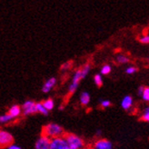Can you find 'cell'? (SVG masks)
Returning <instances> with one entry per match:
<instances>
[{
	"label": "cell",
	"mask_w": 149,
	"mask_h": 149,
	"mask_svg": "<svg viewBox=\"0 0 149 149\" xmlns=\"http://www.w3.org/2000/svg\"><path fill=\"white\" fill-rule=\"evenodd\" d=\"M65 134V130L61 125L56 123H49L42 126L41 136H45L49 139L56 137H62Z\"/></svg>",
	"instance_id": "cell-1"
},
{
	"label": "cell",
	"mask_w": 149,
	"mask_h": 149,
	"mask_svg": "<svg viewBox=\"0 0 149 149\" xmlns=\"http://www.w3.org/2000/svg\"><path fill=\"white\" fill-rule=\"evenodd\" d=\"M63 137L68 142L69 147L71 149H84L85 142L80 136L74 135L73 133H65L64 134Z\"/></svg>",
	"instance_id": "cell-2"
},
{
	"label": "cell",
	"mask_w": 149,
	"mask_h": 149,
	"mask_svg": "<svg viewBox=\"0 0 149 149\" xmlns=\"http://www.w3.org/2000/svg\"><path fill=\"white\" fill-rule=\"evenodd\" d=\"M14 136L9 132L0 129V149L7 148L14 145Z\"/></svg>",
	"instance_id": "cell-3"
},
{
	"label": "cell",
	"mask_w": 149,
	"mask_h": 149,
	"mask_svg": "<svg viewBox=\"0 0 149 149\" xmlns=\"http://www.w3.org/2000/svg\"><path fill=\"white\" fill-rule=\"evenodd\" d=\"M49 149H71L65 141V139L62 137H56L51 139Z\"/></svg>",
	"instance_id": "cell-4"
},
{
	"label": "cell",
	"mask_w": 149,
	"mask_h": 149,
	"mask_svg": "<svg viewBox=\"0 0 149 149\" xmlns=\"http://www.w3.org/2000/svg\"><path fill=\"white\" fill-rule=\"evenodd\" d=\"M22 110H23V115L24 116H30L34 115L36 112V102L32 100H26L23 106H22Z\"/></svg>",
	"instance_id": "cell-5"
},
{
	"label": "cell",
	"mask_w": 149,
	"mask_h": 149,
	"mask_svg": "<svg viewBox=\"0 0 149 149\" xmlns=\"http://www.w3.org/2000/svg\"><path fill=\"white\" fill-rule=\"evenodd\" d=\"M50 141L51 139H49L48 137L40 135L39 138L36 140L35 144V149H49Z\"/></svg>",
	"instance_id": "cell-6"
},
{
	"label": "cell",
	"mask_w": 149,
	"mask_h": 149,
	"mask_svg": "<svg viewBox=\"0 0 149 149\" xmlns=\"http://www.w3.org/2000/svg\"><path fill=\"white\" fill-rule=\"evenodd\" d=\"M113 145L107 139H99L94 144V149H112Z\"/></svg>",
	"instance_id": "cell-7"
},
{
	"label": "cell",
	"mask_w": 149,
	"mask_h": 149,
	"mask_svg": "<svg viewBox=\"0 0 149 149\" xmlns=\"http://www.w3.org/2000/svg\"><path fill=\"white\" fill-rule=\"evenodd\" d=\"M56 79L55 77H51V78L47 79L42 86V91L44 93L49 92L51 89L56 86Z\"/></svg>",
	"instance_id": "cell-8"
},
{
	"label": "cell",
	"mask_w": 149,
	"mask_h": 149,
	"mask_svg": "<svg viewBox=\"0 0 149 149\" xmlns=\"http://www.w3.org/2000/svg\"><path fill=\"white\" fill-rule=\"evenodd\" d=\"M21 113H22V108H21V107H19L18 105H13L10 108H9V110H8V112H7V114H8L11 117H13V118H17V117H18L20 115H21Z\"/></svg>",
	"instance_id": "cell-9"
},
{
	"label": "cell",
	"mask_w": 149,
	"mask_h": 149,
	"mask_svg": "<svg viewBox=\"0 0 149 149\" xmlns=\"http://www.w3.org/2000/svg\"><path fill=\"white\" fill-rule=\"evenodd\" d=\"M133 106V98L131 95H125L121 101V107L124 110H129Z\"/></svg>",
	"instance_id": "cell-10"
},
{
	"label": "cell",
	"mask_w": 149,
	"mask_h": 149,
	"mask_svg": "<svg viewBox=\"0 0 149 149\" xmlns=\"http://www.w3.org/2000/svg\"><path fill=\"white\" fill-rule=\"evenodd\" d=\"M90 102V95L87 92H83L80 95V103L82 106H86Z\"/></svg>",
	"instance_id": "cell-11"
},
{
	"label": "cell",
	"mask_w": 149,
	"mask_h": 149,
	"mask_svg": "<svg viewBox=\"0 0 149 149\" xmlns=\"http://www.w3.org/2000/svg\"><path fill=\"white\" fill-rule=\"evenodd\" d=\"M42 104H43L44 107L46 108L48 112H49L50 110L53 109V108H54V106H55L54 100L52 99V98H48V99H47V100L42 101Z\"/></svg>",
	"instance_id": "cell-12"
},
{
	"label": "cell",
	"mask_w": 149,
	"mask_h": 149,
	"mask_svg": "<svg viewBox=\"0 0 149 149\" xmlns=\"http://www.w3.org/2000/svg\"><path fill=\"white\" fill-rule=\"evenodd\" d=\"M36 112L37 113H40L44 116H47L48 115V111L44 107L42 102H37L36 103Z\"/></svg>",
	"instance_id": "cell-13"
},
{
	"label": "cell",
	"mask_w": 149,
	"mask_h": 149,
	"mask_svg": "<svg viewBox=\"0 0 149 149\" xmlns=\"http://www.w3.org/2000/svg\"><path fill=\"white\" fill-rule=\"evenodd\" d=\"M13 117H11L8 114H5L0 116V124H6V123H9L10 121L13 120Z\"/></svg>",
	"instance_id": "cell-14"
},
{
	"label": "cell",
	"mask_w": 149,
	"mask_h": 149,
	"mask_svg": "<svg viewBox=\"0 0 149 149\" xmlns=\"http://www.w3.org/2000/svg\"><path fill=\"white\" fill-rule=\"evenodd\" d=\"M72 66H73V61H72V60L66 61V62H65L64 64L61 65V66H60V70H61V71H68V70H69L70 68H72Z\"/></svg>",
	"instance_id": "cell-15"
},
{
	"label": "cell",
	"mask_w": 149,
	"mask_h": 149,
	"mask_svg": "<svg viewBox=\"0 0 149 149\" xmlns=\"http://www.w3.org/2000/svg\"><path fill=\"white\" fill-rule=\"evenodd\" d=\"M94 82H95V86H97V87L102 86V85H103V79H102L101 74H95V76H94Z\"/></svg>",
	"instance_id": "cell-16"
},
{
	"label": "cell",
	"mask_w": 149,
	"mask_h": 149,
	"mask_svg": "<svg viewBox=\"0 0 149 149\" xmlns=\"http://www.w3.org/2000/svg\"><path fill=\"white\" fill-rule=\"evenodd\" d=\"M116 60H117L118 63H120V64H126V63L129 62V58L127 56H125L119 55L116 57Z\"/></svg>",
	"instance_id": "cell-17"
},
{
	"label": "cell",
	"mask_w": 149,
	"mask_h": 149,
	"mask_svg": "<svg viewBox=\"0 0 149 149\" xmlns=\"http://www.w3.org/2000/svg\"><path fill=\"white\" fill-rule=\"evenodd\" d=\"M111 66L109 65H103V68H101V74H108L111 72Z\"/></svg>",
	"instance_id": "cell-18"
},
{
	"label": "cell",
	"mask_w": 149,
	"mask_h": 149,
	"mask_svg": "<svg viewBox=\"0 0 149 149\" xmlns=\"http://www.w3.org/2000/svg\"><path fill=\"white\" fill-rule=\"evenodd\" d=\"M142 98L143 100L149 102V87H145L144 92L142 94Z\"/></svg>",
	"instance_id": "cell-19"
},
{
	"label": "cell",
	"mask_w": 149,
	"mask_h": 149,
	"mask_svg": "<svg viewBox=\"0 0 149 149\" xmlns=\"http://www.w3.org/2000/svg\"><path fill=\"white\" fill-rule=\"evenodd\" d=\"M100 106L104 108L108 107L111 106V102L109 100H100Z\"/></svg>",
	"instance_id": "cell-20"
},
{
	"label": "cell",
	"mask_w": 149,
	"mask_h": 149,
	"mask_svg": "<svg viewBox=\"0 0 149 149\" xmlns=\"http://www.w3.org/2000/svg\"><path fill=\"white\" fill-rule=\"evenodd\" d=\"M136 68H135V66H129V68H127L125 69V73L126 74H132L134 73H136Z\"/></svg>",
	"instance_id": "cell-21"
},
{
	"label": "cell",
	"mask_w": 149,
	"mask_h": 149,
	"mask_svg": "<svg viewBox=\"0 0 149 149\" xmlns=\"http://www.w3.org/2000/svg\"><path fill=\"white\" fill-rule=\"evenodd\" d=\"M139 41L143 44H149V36H144L139 38Z\"/></svg>",
	"instance_id": "cell-22"
},
{
	"label": "cell",
	"mask_w": 149,
	"mask_h": 149,
	"mask_svg": "<svg viewBox=\"0 0 149 149\" xmlns=\"http://www.w3.org/2000/svg\"><path fill=\"white\" fill-rule=\"evenodd\" d=\"M144 89H145V86H141L138 87V91H137L138 95L142 96V94H143V92H144Z\"/></svg>",
	"instance_id": "cell-23"
},
{
	"label": "cell",
	"mask_w": 149,
	"mask_h": 149,
	"mask_svg": "<svg viewBox=\"0 0 149 149\" xmlns=\"http://www.w3.org/2000/svg\"><path fill=\"white\" fill-rule=\"evenodd\" d=\"M142 119H143L144 121L149 122V114L144 113V114H143V116H142Z\"/></svg>",
	"instance_id": "cell-24"
},
{
	"label": "cell",
	"mask_w": 149,
	"mask_h": 149,
	"mask_svg": "<svg viewBox=\"0 0 149 149\" xmlns=\"http://www.w3.org/2000/svg\"><path fill=\"white\" fill-rule=\"evenodd\" d=\"M7 149H21V147L17 145H12L9 147H7Z\"/></svg>",
	"instance_id": "cell-25"
},
{
	"label": "cell",
	"mask_w": 149,
	"mask_h": 149,
	"mask_svg": "<svg viewBox=\"0 0 149 149\" xmlns=\"http://www.w3.org/2000/svg\"><path fill=\"white\" fill-rule=\"evenodd\" d=\"M144 113L149 114V107H146V108L144 109Z\"/></svg>",
	"instance_id": "cell-26"
},
{
	"label": "cell",
	"mask_w": 149,
	"mask_h": 149,
	"mask_svg": "<svg viewBox=\"0 0 149 149\" xmlns=\"http://www.w3.org/2000/svg\"><path fill=\"white\" fill-rule=\"evenodd\" d=\"M96 135H97V136H100V135H101V131H100V130H97V131H96Z\"/></svg>",
	"instance_id": "cell-27"
},
{
	"label": "cell",
	"mask_w": 149,
	"mask_h": 149,
	"mask_svg": "<svg viewBox=\"0 0 149 149\" xmlns=\"http://www.w3.org/2000/svg\"><path fill=\"white\" fill-rule=\"evenodd\" d=\"M84 149H85V148H84ZM86 149H90V148H86Z\"/></svg>",
	"instance_id": "cell-28"
}]
</instances>
